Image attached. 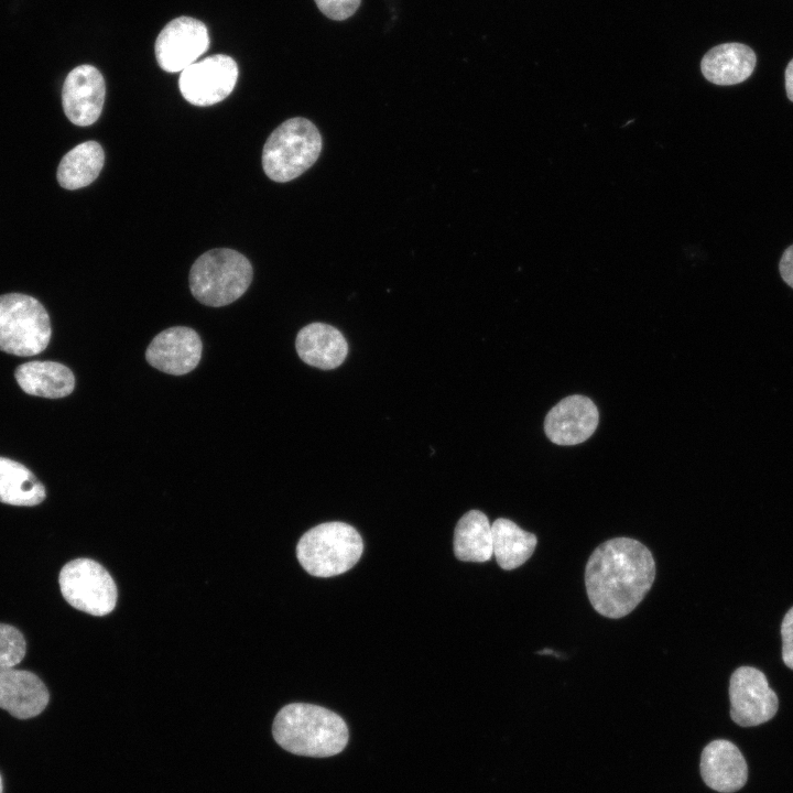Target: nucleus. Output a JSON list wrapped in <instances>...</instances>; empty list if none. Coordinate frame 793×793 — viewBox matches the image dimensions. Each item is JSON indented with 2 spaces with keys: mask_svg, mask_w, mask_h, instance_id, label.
<instances>
[{
  "mask_svg": "<svg viewBox=\"0 0 793 793\" xmlns=\"http://www.w3.org/2000/svg\"><path fill=\"white\" fill-rule=\"evenodd\" d=\"M317 8L327 18L343 21L351 17L359 8L361 0H314Z\"/></svg>",
  "mask_w": 793,
  "mask_h": 793,
  "instance_id": "24",
  "label": "nucleus"
},
{
  "mask_svg": "<svg viewBox=\"0 0 793 793\" xmlns=\"http://www.w3.org/2000/svg\"><path fill=\"white\" fill-rule=\"evenodd\" d=\"M756 62V54L749 46L724 43L704 55L700 69L708 82L728 86L746 80L752 74Z\"/></svg>",
  "mask_w": 793,
  "mask_h": 793,
  "instance_id": "17",
  "label": "nucleus"
},
{
  "mask_svg": "<svg viewBox=\"0 0 793 793\" xmlns=\"http://www.w3.org/2000/svg\"><path fill=\"white\" fill-rule=\"evenodd\" d=\"M105 163V153L96 141H85L61 160L56 177L66 189H78L93 183L99 175Z\"/></svg>",
  "mask_w": 793,
  "mask_h": 793,
  "instance_id": "20",
  "label": "nucleus"
},
{
  "mask_svg": "<svg viewBox=\"0 0 793 793\" xmlns=\"http://www.w3.org/2000/svg\"><path fill=\"white\" fill-rule=\"evenodd\" d=\"M249 260L236 250L213 249L203 253L189 271V287L202 304L213 307L238 300L252 281Z\"/></svg>",
  "mask_w": 793,
  "mask_h": 793,
  "instance_id": "3",
  "label": "nucleus"
},
{
  "mask_svg": "<svg viewBox=\"0 0 793 793\" xmlns=\"http://www.w3.org/2000/svg\"><path fill=\"white\" fill-rule=\"evenodd\" d=\"M785 88L789 99L793 101V59L785 69Z\"/></svg>",
  "mask_w": 793,
  "mask_h": 793,
  "instance_id": "27",
  "label": "nucleus"
},
{
  "mask_svg": "<svg viewBox=\"0 0 793 793\" xmlns=\"http://www.w3.org/2000/svg\"><path fill=\"white\" fill-rule=\"evenodd\" d=\"M237 79L238 66L235 59L225 54H216L182 70L178 87L189 104L211 106L231 94Z\"/></svg>",
  "mask_w": 793,
  "mask_h": 793,
  "instance_id": "8",
  "label": "nucleus"
},
{
  "mask_svg": "<svg viewBox=\"0 0 793 793\" xmlns=\"http://www.w3.org/2000/svg\"><path fill=\"white\" fill-rule=\"evenodd\" d=\"M730 716L742 727H751L770 720L776 713L779 700L770 688L765 675L758 669H737L729 685Z\"/></svg>",
  "mask_w": 793,
  "mask_h": 793,
  "instance_id": "10",
  "label": "nucleus"
},
{
  "mask_svg": "<svg viewBox=\"0 0 793 793\" xmlns=\"http://www.w3.org/2000/svg\"><path fill=\"white\" fill-rule=\"evenodd\" d=\"M492 550L502 569L511 571L524 564L537 544L535 534L526 532L513 521L499 518L492 525Z\"/></svg>",
  "mask_w": 793,
  "mask_h": 793,
  "instance_id": "22",
  "label": "nucleus"
},
{
  "mask_svg": "<svg viewBox=\"0 0 793 793\" xmlns=\"http://www.w3.org/2000/svg\"><path fill=\"white\" fill-rule=\"evenodd\" d=\"M272 735L284 750L306 757H330L341 752L348 727L336 713L313 704L292 703L276 714Z\"/></svg>",
  "mask_w": 793,
  "mask_h": 793,
  "instance_id": "2",
  "label": "nucleus"
},
{
  "mask_svg": "<svg viewBox=\"0 0 793 793\" xmlns=\"http://www.w3.org/2000/svg\"><path fill=\"white\" fill-rule=\"evenodd\" d=\"M700 774L710 789L731 793L747 782V762L740 750L730 741L718 739L709 742L700 756Z\"/></svg>",
  "mask_w": 793,
  "mask_h": 793,
  "instance_id": "15",
  "label": "nucleus"
},
{
  "mask_svg": "<svg viewBox=\"0 0 793 793\" xmlns=\"http://www.w3.org/2000/svg\"><path fill=\"white\" fill-rule=\"evenodd\" d=\"M46 498L44 485L24 465L0 457V502L34 507Z\"/></svg>",
  "mask_w": 793,
  "mask_h": 793,
  "instance_id": "21",
  "label": "nucleus"
},
{
  "mask_svg": "<svg viewBox=\"0 0 793 793\" xmlns=\"http://www.w3.org/2000/svg\"><path fill=\"white\" fill-rule=\"evenodd\" d=\"M202 348V340L194 329L176 326L161 332L152 339L145 358L160 371L182 376L196 368Z\"/></svg>",
  "mask_w": 793,
  "mask_h": 793,
  "instance_id": "13",
  "label": "nucleus"
},
{
  "mask_svg": "<svg viewBox=\"0 0 793 793\" xmlns=\"http://www.w3.org/2000/svg\"><path fill=\"white\" fill-rule=\"evenodd\" d=\"M655 578L650 550L638 540L615 537L597 546L585 568V586L594 609L604 617L629 615Z\"/></svg>",
  "mask_w": 793,
  "mask_h": 793,
  "instance_id": "1",
  "label": "nucleus"
},
{
  "mask_svg": "<svg viewBox=\"0 0 793 793\" xmlns=\"http://www.w3.org/2000/svg\"><path fill=\"white\" fill-rule=\"evenodd\" d=\"M295 347L305 363L324 370L339 367L348 352L344 335L323 323L303 327L296 336Z\"/></svg>",
  "mask_w": 793,
  "mask_h": 793,
  "instance_id": "16",
  "label": "nucleus"
},
{
  "mask_svg": "<svg viewBox=\"0 0 793 793\" xmlns=\"http://www.w3.org/2000/svg\"><path fill=\"white\" fill-rule=\"evenodd\" d=\"M599 413L587 397L574 394L564 398L546 414L544 431L557 445L571 446L587 441L596 431Z\"/></svg>",
  "mask_w": 793,
  "mask_h": 793,
  "instance_id": "12",
  "label": "nucleus"
},
{
  "mask_svg": "<svg viewBox=\"0 0 793 793\" xmlns=\"http://www.w3.org/2000/svg\"><path fill=\"white\" fill-rule=\"evenodd\" d=\"M209 43L208 30L202 21L178 17L159 33L154 46L155 57L163 70L182 72L208 50Z\"/></svg>",
  "mask_w": 793,
  "mask_h": 793,
  "instance_id": "9",
  "label": "nucleus"
},
{
  "mask_svg": "<svg viewBox=\"0 0 793 793\" xmlns=\"http://www.w3.org/2000/svg\"><path fill=\"white\" fill-rule=\"evenodd\" d=\"M322 137L309 120L301 117L281 123L268 138L262 166L269 178L285 183L307 171L318 159Z\"/></svg>",
  "mask_w": 793,
  "mask_h": 793,
  "instance_id": "5",
  "label": "nucleus"
},
{
  "mask_svg": "<svg viewBox=\"0 0 793 793\" xmlns=\"http://www.w3.org/2000/svg\"><path fill=\"white\" fill-rule=\"evenodd\" d=\"M106 97L101 73L83 64L66 76L62 89L63 109L68 120L79 127L93 124L99 118Z\"/></svg>",
  "mask_w": 793,
  "mask_h": 793,
  "instance_id": "11",
  "label": "nucleus"
},
{
  "mask_svg": "<svg viewBox=\"0 0 793 793\" xmlns=\"http://www.w3.org/2000/svg\"><path fill=\"white\" fill-rule=\"evenodd\" d=\"M51 335L50 316L36 298L21 293L0 295V350L34 356L46 349Z\"/></svg>",
  "mask_w": 793,
  "mask_h": 793,
  "instance_id": "6",
  "label": "nucleus"
},
{
  "mask_svg": "<svg viewBox=\"0 0 793 793\" xmlns=\"http://www.w3.org/2000/svg\"><path fill=\"white\" fill-rule=\"evenodd\" d=\"M26 642L15 627L0 623V669L14 667L24 658Z\"/></svg>",
  "mask_w": 793,
  "mask_h": 793,
  "instance_id": "23",
  "label": "nucleus"
},
{
  "mask_svg": "<svg viewBox=\"0 0 793 793\" xmlns=\"http://www.w3.org/2000/svg\"><path fill=\"white\" fill-rule=\"evenodd\" d=\"M782 658L786 666L793 670V607L785 613L781 624Z\"/></svg>",
  "mask_w": 793,
  "mask_h": 793,
  "instance_id": "25",
  "label": "nucleus"
},
{
  "mask_svg": "<svg viewBox=\"0 0 793 793\" xmlns=\"http://www.w3.org/2000/svg\"><path fill=\"white\" fill-rule=\"evenodd\" d=\"M779 269L783 281L793 287V245L784 251Z\"/></svg>",
  "mask_w": 793,
  "mask_h": 793,
  "instance_id": "26",
  "label": "nucleus"
},
{
  "mask_svg": "<svg viewBox=\"0 0 793 793\" xmlns=\"http://www.w3.org/2000/svg\"><path fill=\"white\" fill-rule=\"evenodd\" d=\"M454 554L464 562H487L493 555L489 520L479 510H470L457 522L454 531Z\"/></svg>",
  "mask_w": 793,
  "mask_h": 793,
  "instance_id": "19",
  "label": "nucleus"
},
{
  "mask_svg": "<svg viewBox=\"0 0 793 793\" xmlns=\"http://www.w3.org/2000/svg\"><path fill=\"white\" fill-rule=\"evenodd\" d=\"M58 583L65 600L80 611L105 616L116 606L115 580L94 560L76 558L68 562L61 569Z\"/></svg>",
  "mask_w": 793,
  "mask_h": 793,
  "instance_id": "7",
  "label": "nucleus"
},
{
  "mask_svg": "<svg viewBox=\"0 0 793 793\" xmlns=\"http://www.w3.org/2000/svg\"><path fill=\"white\" fill-rule=\"evenodd\" d=\"M363 543L358 531L345 522L321 523L300 539L296 556L302 567L317 577L349 571L360 558Z\"/></svg>",
  "mask_w": 793,
  "mask_h": 793,
  "instance_id": "4",
  "label": "nucleus"
},
{
  "mask_svg": "<svg viewBox=\"0 0 793 793\" xmlns=\"http://www.w3.org/2000/svg\"><path fill=\"white\" fill-rule=\"evenodd\" d=\"M50 694L34 673L13 667L0 669V708L18 719L40 715L47 706Z\"/></svg>",
  "mask_w": 793,
  "mask_h": 793,
  "instance_id": "14",
  "label": "nucleus"
},
{
  "mask_svg": "<svg viewBox=\"0 0 793 793\" xmlns=\"http://www.w3.org/2000/svg\"><path fill=\"white\" fill-rule=\"evenodd\" d=\"M2 790H3V784H2V778H1V774H0V793H2Z\"/></svg>",
  "mask_w": 793,
  "mask_h": 793,
  "instance_id": "28",
  "label": "nucleus"
},
{
  "mask_svg": "<svg viewBox=\"0 0 793 793\" xmlns=\"http://www.w3.org/2000/svg\"><path fill=\"white\" fill-rule=\"evenodd\" d=\"M20 388L30 395L58 399L70 394L75 377L69 368L55 361H29L14 372Z\"/></svg>",
  "mask_w": 793,
  "mask_h": 793,
  "instance_id": "18",
  "label": "nucleus"
}]
</instances>
